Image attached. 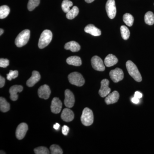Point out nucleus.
Instances as JSON below:
<instances>
[{"instance_id": "nucleus-7", "label": "nucleus", "mask_w": 154, "mask_h": 154, "mask_svg": "<svg viewBox=\"0 0 154 154\" xmlns=\"http://www.w3.org/2000/svg\"><path fill=\"white\" fill-rule=\"evenodd\" d=\"M91 64L94 69L98 71H104L105 68L102 59L97 56H94L91 59Z\"/></svg>"}, {"instance_id": "nucleus-12", "label": "nucleus", "mask_w": 154, "mask_h": 154, "mask_svg": "<svg viewBox=\"0 0 154 154\" xmlns=\"http://www.w3.org/2000/svg\"><path fill=\"white\" fill-rule=\"evenodd\" d=\"M62 107V102L57 97L53 99L51 105V110L53 113L57 114L60 112Z\"/></svg>"}, {"instance_id": "nucleus-4", "label": "nucleus", "mask_w": 154, "mask_h": 154, "mask_svg": "<svg viewBox=\"0 0 154 154\" xmlns=\"http://www.w3.org/2000/svg\"><path fill=\"white\" fill-rule=\"evenodd\" d=\"M30 37V30L28 29L23 30L15 39V44L18 47H22L28 43Z\"/></svg>"}, {"instance_id": "nucleus-32", "label": "nucleus", "mask_w": 154, "mask_h": 154, "mask_svg": "<svg viewBox=\"0 0 154 154\" xmlns=\"http://www.w3.org/2000/svg\"><path fill=\"white\" fill-rule=\"evenodd\" d=\"M18 75H19V72L18 71L10 70L9 74L7 75V79L9 81H11L13 79L17 78L18 76Z\"/></svg>"}, {"instance_id": "nucleus-30", "label": "nucleus", "mask_w": 154, "mask_h": 154, "mask_svg": "<svg viewBox=\"0 0 154 154\" xmlns=\"http://www.w3.org/2000/svg\"><path fill=\"white\" fill-rule=\"evenodd\" d=\"M51 154H62L63 151L60 147L57 145L54 144L51 146L50 147Z\"/></svg>"}, {"instance_id": "nucleus-26", "label": "nucleus", "mask_w": 154, "mask_h": 154, "mask_svg": "<svg viewBox=\"0 0 154 154\" xmlns=\"http://www.w3.org/2000/svg\"><path fill=\"white\" fill-rule=\"evenodd\" d=\"M10 9L8 6L3 5L0 7V19H4L8 16Z\"/></svg>"}, {"instance_id": "nucleus-18", "label": "nucleus", "mask_w": 154, "mask_h": 154, "mask_svg": "<svg viewBox=\"0 0 154 154\" xmlns=\"http://www.w3.org/2000/svg\"><path fill=\"white\" fill-rule=\"evenodd\" d=\"M85 31L86 33H89L94 36H99L101 35V30L96 28L94 25L89 24L87 25L85 28Z\"/></svg>"}, {"instance_id": "nucleus-40", "label": "nucleus", "mask_w": 154, "mask_h": 154, "mask_svg": "<svg viewBox=\"0 0 154 154\" xmlns=\"http://www.w3.org/2000/svg\"><path fill=\"white\" fill-rule=\"evenodd\" d=\"M4 32V30L2 29V28H1V29H0V35H1V36L3 34Z\"/></svg>"}, {"instance_id": "nucleus-25", "label": "nucleus", "mask_w": 154, "mask_h": 154, "mask_svg": "<svg viewBox=\"0 0 154 154\" xmlns=\"http://www.w3.org/2000/svg\"><path fill=\"white\" fill-rule=\"evenodd\" d=\"M123 20L127 25L131 27L133 25L134 18L131 14L127 13L123 15Z\"/></svg>"}, {"instance_id": "nucleus-20", "label": "nucleus", "mask_w": 154, "mask_h": 154, "mask_svg": "<svg viewBox=\"0 0 154 154\" xmlns=\"http://www.w3.org/2000/svg\"><path fill=\"white\" fill-rule=\"evenodd\" d=\"M118 62L117 58L112 54H108L105 59V65L107 67L113 66L116 64Z\"/></svg>"}, {"instance_id": "nucleus-10", "label": "nucleus", "mask_w": 154, "mask_h": 154, "mask_svg": "<svg viewBox=\"0 0 154 154\" xmlns=\"http://www.w3.org/2000/svg\"><path fill=\"white\" fill-rule=\"evenodd\" d=\"M109 81L105 79L102 80L101 82V88L99 90V95L102 98L106 97L108 94H110L111 89L109 88Z\"/></svg>"}, {"instance_id": "nucleus-8", "label": "nucleus", "mask_w": 154, "mask_h": 154, "mask_svg": "<svg viewBox=\"0 0 154 154\" xmlns=\"http://www.w3.org/2000/svg\"><path fill=\"white\" fill-rule=\"evenodd\" d=\"M75 102V96L68 89L65 91L64 105L68 108L73 107Z\"/></svg>"}, {"instance_id": "nucleus-11", "label": "nucleus", "mask_w": 154, "mask_h": 154, "mask_svg": "<svg viewBox=\"0 0 154 154\" xmlns=\"http://www.w3.org/2000/svg\"><path fill=\"white\" fill-rule=\"evenodd\" d=\"M28 129V125L26 123L23 122L19 124L16 130V135L17 138L19 140L24 138Z\"/></svg>"}, {"instance_id": "nucleus-2", "label": "nucleus", "mask_w": 154, "mask_h": 154, "mask_svg": "<svg viewBox=\"0 0 154 154\" xmlns=\"http://www.w3.org/2000/svg\"><path fill=\"white\" fill-rule=\"evenodd\" d=\"M52 38V33L48 30H44L40 35L38 42V47L40 49L46 47L50 43Z\"/></svg>"}, {"instance_id": "nucleus-35", "label": "nucleus", "mask_w": 154, "mask_h": 154, "mask_svg": "<svg viewBox=\"0 0 154 154\" xmlns=\"http://www.w3.org/2000/svg\"><path fill=\"white\" fill-rule=\"evenodd\" d=\"M5 78L1 76H0V88H3L5 86Z\"/></svg>"}, {"instance_id": "nucleus-13", "label": "nucleus", "mask_w": 154, "mask_h": 154, "mask_svg": "<svg viewBox=\"0 0 154 154\" xmlns=\"http://www.w3.org/2000/svg\"><path fill=\"white\" fill-rule=\"evenodd\" d=\"M50 89L49 86L46 85L41 86L38 88V96L39 98L44 99H47L49 98L50 96Z\"/></svg>"}, {"instance_id": "nucleus-22", "label": "nucleus", "mask_w": 154, "mask_h": 154, "mask_svg": "<svg viewBox=\"0 0 154 154\" xmlns=\"http://www.w3.org/2000/svg\"><path fill=\"white\" fill-rule=\"evenodd\" d=\"M10 109V104L3 97L0 98V110L2 112L5 113Z\"/></svg>"}, {"instance_id": "nucleus-27", "label": "nucleus", "mask_w": 154, "mask_h": 154, "mask_svg": "<svg viewBox=\"0 0 154 154\" xmlns=\"http://www.w3.org/2000/svg\"><path fill=\"white\" fill-rule=\"evenodd\" d=\"M73 5V3L69 0H63L61 5V8L64 13H67L70 10L71 7Z\"/></svg>"}, {"instance_id": "nucleus-36", "label": "nucleus", "mask_w": 154, "mask_h": 154, "mask_svg": "<svg viewBox=\"0 0 154 154\" xmlns=\"http://www.w3.org/2000/svg\"><path fill=\"white\" fill-rule=\"evenodd\" d=\"M143 95L141 93H140V92H138V91H137L134 94V97H136V98H138V99H140L142 97Z\"/></svg>"}, {"instance_id": "nucleus-31", "label": "nucleus", "mask_w": 154, "mask_h": 154, "mask_svg": "<svg viewBox=\"0 0 154 154\" xmlns=\"http://www.w3.org/2000/svg\"><path fill=\"white\" fill-rule=\"evenodd\" d=\"M34 152L36 154H48L50 153L49 150L44 146H40L34 149Z\"/></svg>"}, {"instance_id": "nucleus-6", "label": "nucleus", "mask_w": 154, "mask_h": 154, "mask_svg": "<svg viewBox=\"0 0 154 154\" xmlns=\"http://www.w3.org/2000/svg\"><path fill=\"white\" fill-rule=\"evenodd\" d=\"M106 10L107 16L110 19L115 18L116 14L115 0H107L106 4Z\"/></svg>"}, {"instance_id": "nucleus-38", "label": "nucleus", "mask_w": 154, "mask_h": 154, "mask_svg": "<svg viewBox=\"0 0 154 154\" xmlns=\"http://www.w3.org/2000/svg\"><path fill=\"white\" fill-rule=\"evenodd\" d=\"M53 127L54 129L56 130H58L59 129L60 127V125L59 124V123H56L54 125Z\"/></svg>"}, {"instance_id": "nucleus-37", "label": "nucleus", "mask_w": 154, "mask_h": 154, "mask_svg": "<svg viewBox=\"0 0 154 154\" xmlns=\"http://www.w3.org/2000/svg\"><path fill=\"white\" fill-rule=\"evenodd\" d=\"M139 99L138 98H136V97H134L132 98L131 99V102L134 104H138L139 102Z\"/></svg>"}, {"instance_id": "nucleus-28", "label": "nucleus", "mask_w": 154, "mask_h": 154, "mask_svg": "<svg viewBox=\"0 0 154 154\" xmlns=\"http://www.w3.org/2000/svg\"><path fill=\"white\" fill-rule=\"evenodd\" d=\"M121 36L124 40H127L130 36V31L128 28L125 25H122L120 28Z\"/></svg>"}, {"instance_id": "nucleus-14", "label": "nucleus", "mask_w": 154, "mask_h": 154, "mask_svg": "<svg viewBox=\"0 0 154 154\" xmlns=\"http://www.w3.org/2000/svg\"><path fill=\"white\" fill-rule=\"evenodd\" d=\"M23 89V87L21 85H16L12 86L9 90L11 100L13 101H17L19 97L17 93L22 92Z\"/></svg>"}, {"instance_id": "nucleus-33", "label": "nucleus", "mask_w": 154, "mask_h": 154, "mask_svg": "<svg viewBox=\"0 0 154 154\" xmlns=\"http://www.w3.org/2000/svg\"><path fill=\"white\" fill-rule=\"evenodd\" d=\"M9 65V60L7 59L1 58L0 59V67L6 68Z\"/></svg>"}, {"instance_id": "nucleus-5", "label": "nucleus", "mask_w": 154, "mask_h": 154, "mask_svg": "<svg viewBox=\"0 0 154 154\" xmlns=\"http://www.w3.org/2000/svg\"><path fill=\"white\" fill-rule=\"evenodd\" d=\"M69 82L72 85L78 87H82L85 83V80L82 75L78 72H73L69 75Z\"/></svg>"}, {"instance_id": "nucleus-24", "label": "nucleus", "mask_w": 154, "mask_h": 154, "mask_svg": "<svg viewBox=\"0 0 154 154\" xmlns=\"http://www.w3.org/2000/svg\"><path fill=\"white\" fill-rule=\"evenodd\" d=\"M145 22L146 24L152 25L154 24V15L151 11L146 13L144 17Z\"/></svg>"}, {"instance_id": "nucleus-17", "label": "nucleus", "mask_w": 154, "mask_h": 154, "mask_svg": "<svg viewBox=\"0 0 154 154\" xmlns=\"http://www.w3.org/2000/svg\"><path fill=\"white\" fill-rule=\"evenodd\" d=\"M119 95L117 91H114L111 94H108L105 99V102L107 105L116 103L119 99Z\"/></svg>"}, {"instance_id": "nucleus-23", "label": "nucleus", "mask_w": 154, "mask_h": 154, "mask_svg": "<svg viewBox=\"0 0 154 154\" xmlns=\"http://www.w3.org/2000/svg\"><path fill=\"white\" fill-rule=\"evenodd\" d=\"M79 9L76 6H74L71 9L66 13V17L68 19H73L78 16L79 14Z\"/></svg>"}, {"instance_id": "nucleus-15", "label": "nucleus", "mask_w": 154, "mask_h": 154, "mask_svg": "<svg viewBox=\"0 0 154 154\" xmlns=\"http://www.w3.org/2000/svg\"><path fill=\"white\" fill-rule=\"evenodd\" d=\"M61 118L64 121L69 122L72 121L74 118V114L73 112L69 108L64 109L61 114Z\"/></svg>"}, {"instance_id": "nucleus-16", "label": "nucleus", "mask_w": 154, "mask_h": 154, "mask_svg": "<svg viewBox=\"0 0 154 154\" xmlns=\"http://www.w3.org/2000/svg\"><path fill=\"white\" fill-rule=\"evenodd\" d=\"M40 78H41V76L39 73L36 71H33L32 72V76L27 81L26 83L27 86L28 87H33L40 80Z\"/></svg>"}, {"instance_id": "nucleus-9", "label": "nucleus", "mask_w": 154, "mask_h": 154, "mask_svg": "<svg viewBox=\"0 0 154 154\" xmlns=\"http://www.w3.org/2000/svg\"><path fill=\"white\" fill-rule=\"evenodd\" d=\"M110 76L114 82L117 83L123 79L124 73L121 69L117 68L110 72Z\"/></svg>"}, {"instance_id": "nucleus-3", "label": "nucleus", "mask_w": 154, "mask_h": 154, "mask_svg": "<svg viewBox=\"0 0 154 154\" xmlns=\"http://www.w3.org/2000/svg\"><path fill=\"white\" fill-rule=\"evenodd\" d=\"M82 123L86 126H90L94 122V116L92 110L88 107L84 109L81 118Z\"/></svg>"}, {"instance_id": "nucleus-1", "label": "nucleus", "mask_w": 154, "mask_h": 154, "mask_svg": "<svg viewBox=\"0 0 154 154\" xmlns=\"http://www.w3.org/2000/svg\"><path fill=\"white\" fill-rule=\"evenodd\" d=\"M127 69L129 74L137 82H141L142 79L137 67L131 61L128 60L126 62Z\"/></svg>"}, {"instance_id": "nucleus-21", "label": "nucleus", "mask_w": 154, "mask_h": 154, "mask_svg": "<svg viewBox=\"0 0 154 154\" xmlns=\"http://www.w3.org/2000/svg\"><path fill=\"white\" fill-rule=\"evenodd\" d=\"M67 63L70 65L79 66L82 65V61L81 58L76 56L70 57L66 59Z\"/></svg>"}, {"instance_id": "nucleus-29", "label": "nucleus", "mask_w": 154, "mask_h": 154, "mask_svg": "<svg viewBox=\"0 0 154 154\" xmlns=\"http://www.w3.org/2000/svg\"><path fill=\"white\" fill-rule=\"evenodd\" d=\"M40 0H29L28 4V8L29 11H33L36 7L38 6Z\"/></svg>"}, {"instance_id": "nucleus-34", "label": "nucleus", "mask_w": 154, "mask_h": 154, "mask_svg": "<svg viewBox=\"0 0 154 154\" xmlns=\"http://www.w3.org/2000/svg\"><path fill=\"white\" fill-rule=\"evenodd\" d=\"M69 131V128L67 125H64L62 127V131L63 134L64 135L66 136L68 134Z\"/></svg>"}, {"instance_id": "nucleus-19", "label": "nucleus", "mask_w": 154, "mask_h": 154, "mask_svg": "<svg viewBox=\"0 0 154 154\" xmlns=\"http://www.w3.org/2000/svg\"><path fill=\"white\" fill-rule=\"evenodd\" d=\"M65 49L69 50L73 52H77L81 49L80 45L75 41H70L66 43L64 46Z\"/></svg>"}, {"instance_id": "nucleus-39", "label": "nucleus", "mask_w": 154, "mask_h": 154, "mask_svg": "<svg viewBox=\"0 0 154 154\" xmlns=\"http://www.w3.org/2000/svg\"><path fill=\"white\" fill-rule=\"evenodd\" d=\"M95 0H85L86 2L88 3H91L93 2Z\"/></svg>"}]
</instances>
